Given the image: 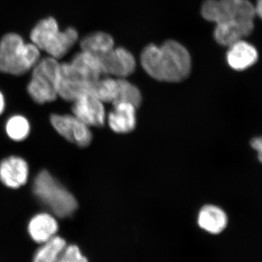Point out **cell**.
<instances>
[{
    "instance_id": "obj_1",
    "label": "cell",
    "mask_w": 262,
    "mask_h": 262,
    "mask_svg": "<svg viewBox=\"0 0 262 262\" xmlns=\"http://www.w3.org/2000/svg\"><path fill=\"white\" fill-rule=\"evenodd\" d=\"M141 63L146 73L155 80L179 82L186 80L192 68V60L187 48L175 40L158 46L150 44L144 48Z\"/></svg>"
},
{
    "instance_id": "obj_2",
    "label": "cell",
    "mask_w": 262,
    "mask_h": 262,
    "mask_svg": "<svg viewBox=\"0 0 262 262\" xmlns=\"http://www.w3.org/2000/svg\"><path fill=\"white\" fill-rule=\"evenodd\" d=\"M40 51L16 33L5 34L0 40V72L15 76L27 73L41 59Z\"/></svg>"
},
{
    "instance_id": "obj_3",
    "label": "cell",
    "mask_w": 262,
    "mask_h": 262,
    "mask_svg": "<svg viewBox=\"0 0 262 262\" xmlns=\"http://www.w3.org/2000/svg\"><path fill=\"white\" fill-rule=\"evenodd\" d=\"M33 193L52 214L58 218H69L77 211L75 196L46 170L37 173L33 182Z\"/></svg>"
},
{
    "instance_id": "obj_4",
    "label": "cell",
    "mask_w": 262,
    "mask_h": 262,
    "mask_svg": "<svg viewBox=\"0 0 262 262\" xmlns=\"http://www.w3.org/2000/svg\"><path fill=\"white\" fill-rule=\"evenodd\" d=\"M31 40L40 51H46L57 60L64 57L78 40L79 34L73 27L61 31L56 19H42L36 24L30 34Z\"/></svg>"
},
{
    "instance_id": "obj_5",
    "label": "cell",
    "mask_w": 262,
    "mask_h": 262,
    "mask_svg": "<svg viewBox=\"0 0 262 262\" xmlns=\"http://www.w3.org/2000/svg\"><path fill=\"white\" fill-rule=\"evenodd\" d=\"M61 63L48 56L38 61L32 69L27 91L33 101L39 104L52 102L58 96Z\"/></svg>"
},
{
    "instance_id": "obj_6",
    "label": "cell",
    "mask_w": 262,
    "mask_h": 262,
    "mask_svg": "<svg viewBox=\"0 0 262 262\" xmlns=\"http://www.w3.org/2000/svg\"><path fill=\"white\" fill-rule=\"evenodd\" d=\"M99 78L75 61L61 63L58 96L72 102L81 95L89 92L92 84Z\"/></svg>"
},
{
    "instance_id": "obj_7",
    "label": "cell",
    "mask_w": 262,
    "mask_h": 262,
    "mask_svg": "<svg viewBox=\"0 0 262 262\" xmlns=\"http://www.w3.org/2000/svg\"><path fill=\"white\" fill-rule=\"evenodd\" d=\"M56 132L75 145L87 147L93 139L91 127L74 115L53 114L50 118Z\"/></svg>"
},
{
    "instance_id": "obj_8",
    "label": "cell",
    "mask_w": 262,
    "mask_h": 262,
    "mask_svg": "<svg viewBox=\"0 0 262 262\" xmlns=\"http://www.w3.org/2000/svg\"><path fill=\"white\" fill-rule=\"evenodd\" d=\"M72 115L90 127H102L106 121L104 103L91 92L81 95L72 101Z\"/></svg>"
},
{
    "instance_id": "obj_9",
    "label": "cell",
    "mask_w": 262,
    "mask_h": 262,
    "mask_svg": "<svg viewBox=\"0 0 262 262\" xmlns=\"http://www.w3.org/2000/svg\"><path fill=\"white\" fill-rule=\"evenodd\" d=\"M99 58L104 76L126 78L136 70L135 58L130 51L124 48H114Z\"/></svg>"
},
{
    "instance_id": "obj_10",
    "label": "cell",
    "mask_w": 262,
    "mask_h": 262,
    "mask_svg": "<svg viewBox=\"0 0 262 262\" xmlns=\"http://www.w3.org/2000/svg\"><path fill=\"white\" fill-rule=\"evenodd\" d=\"M29 168L24 158L10 156L0 163V181L5 187L18 189L28 182Z\"/></svg>"
},
{
    "instance_id": "obj_11",
    "label": "cell",
    "mask_w": 262,
    "mask_h": 262,
    "mask_svg": "<svg viewBox=\"0 0 262 262\" xmlns=\"http://www.w3.org/2000/svg\"><path fill=\"white\" fill-rule=\"evenodd\" d=\"M253 29V21L226 20L216 24L213 35L219 44L229 47L234 43L242 40L244 38L250 35Z\"/></svg>"
},
{
    "instance_id": "obj_12",
    "label": "cell",
    "mask_w": 262,
    "mask_h": 262,
    "mask_svg": "<svg viewBox=\"0 0 262 262\" xmlns=\"http://www.w3.org/2000/svg\"><path fill=\"white\" fill-rule=\"evenodd\" d=\"M137 108L128 103H114L113 110L106 116V122L114 132L120 134H128L136 128Z\"/></svg>"
},
{
    "instance_id": "obj_13",
    "label": "cell",
    "mask_w": 262,
    "mask_h": 262,
    "mask_svg": "<svg viewBox=\"0 0 262 262\" xmlns=\"http://www.w3.org/2000/svg\"><path fill=\"white\" fill-rule=\"evenodd\" d=\"M27 229L31 238L37 244H42L57 235L58 224L54 215L44 212L31 219Z\"/></svg>"
},
{
    "instance_id": "obj_14",
    "label": "cell",
    "mask_w": 262,
    "mask_h": 262,
    "mask_svg": "<svg viewBox=\"0 0 262 262\" xmlns=\"http://www.w3.org/2000/svg\"><path fill=\"white\" fill-rule=\"evenodd\" d=\"M257 60V50L244 39L229 46L227 53V63L234 70H247L256 63Z\"/></svg>"
},
{
    "instance_id": "obj_15",
    "label": "cell",
    "mask_w": 262,
    "mask_h": 262,
    "mask_svg": "<svg viewBox=\"0 0 262 262\" xmlns=\"http://www.w3.org/2000/svg\"><path fill=\"white\" fill-rule=\"evenodd\" d=\"M198 224L200 228L211 234L223 232L228 225V216L220 207L207 205L198 213Z\"/></svg>"
},
{
    "instance_id": "obj_16",
    "label": "cell",
    "mask_w": 262,
    "mask_h": 262,
    "mask_svg": "<svg viewBox=\"0 0 262 262\" xmlns=\"http://www.w3.org/2000/svg\"><path fill=\"white\" fill-rule=\"evenodd\" d=\"M219 3L222 14L219 23L226 20L253 21L256 17L254 5L248 0H219Z\"/></svg>"
},
{
    "instance_id": "obj_17",
    "label": "cell",
    "mask_w": 262,
    "mask_h": 262,
    "mask_svg": "<svg viewBox=\"0 0 262 262\" xmlns=\"http://www.w3.org/2000/svg\"><path fill=\"white\" fill-rule=\"evenodd\" d=\"M115 48L113 37L106 32H96L88 34L80 41L81 51L101 57Z\"/></svg>"
},
{
    "instance_id": "obj_18",
    "label": "cell",
    "mask_w": 262,
    "mask_h": 262,
    "mask_svg": "<svg viewBox=\"0 0 262 262\" xmlns=\"http://www.w3.org/2000/svg\"><path fill=\"white\" fill-rule=\"evenodd\" d=\"M40 245L33 256L32 262H56L67 246L65 239L58 235Z\"/></svg>"
},
{
    "instance_id": "obj_19",
    "label": "cell",
    "mask_w": 262,
    "mask_h": 262,
    "mask_svg": "<svg viewBox=\"0 0 262 262\" xmlns=\"http://www.w3.org/2000/svg\"><path fill=\"white\" fill-rule=\"evenodd\" d=\"M89 92L103 103H112L113 104L118 94V80L116 77L103 76L92 84Z\"/></svg>"
},
{
    "instance_id": "obj_20",
    "label": "cell",
    "mask_w": 262,
    "mask_h": 262,
    "mask_svg": "<svg viewBox=\"0 0 262 262\" xmlns=\"http://www.w3.org/2000/svg\"><path fill=\"white\" fill-rule=\"evenodd\" d=\"M30 122L23 115H13L7 120L5 124L7 135L13 141L25 140L30 134Z\"/></svg>"
},
{
    "instance_id": "obj_21",
    "label": "cell",
    "mask_w": 262,
    "mask_h": 262,
    "mask_svg": "<svg viewBox=\"0 0 262 262\" xmlns=\"http://www.w3.org/2000/svg\"><path fill=\"white\" fill-rule=\"evenodd\" d=\"M118 80V94L116 101L114 103L125 102L134 105L139 108L142 102V95L140 90L125 78H117ZM113 103V104H114Z\"/></svg>"
},
{
    "instance_id": "obj_22",
    "label": "cell",
    "mask_w": 262,
    "mask_h": 262,
    "mask_svg": "<svg viewBox=\"0 0 262 262\" xmlns=\"http://www.w3.org/2000/svg\"><path fill=\"white\" fill-rule=\"evenodd\" d=\"M201 14L208 21L219 23L222 17L219 0H206L202 5Z\"/></svg>"
},
{
    "instance_id": "obj_23",
    "label": "cell",
    "mask_w": 262,
    "mask_h": 262,
    "mask_svg": "<svg viewBox=\"0 0 262 262\" xmlns=\"http://www.w3.org/2000/svg\"><path fill=\"white\" fill-rule=\"evenodd\" d=\"M56 262H89L87 257L81 252L76 245L66 246Z\"/></svg>"
},
{
    "instance_id": "obj_24",
    "label": "cell",
    "mask_w": 262,
    "mask_h": 262,
    "mask_svg": "<svg viewBox=\"0 0 262 262\" xmlns=\"http://www.w3.org/2000/svg\"><path fill=\"white\" fill-rule=\"evenodd\" d=\"M251 146H252L253 149L258 151V154H259L258 157L261 158V139L260 138H256V139H253V141H251Z\"/></svg>"
},
{
    "instance_id": "obj_25",
    "label": "cell",
    "mask_w": 262,
    "mask_h": 262,
    "mask_svg": "<svg viewBox=\"0 0 262 262\" xmlns=\"http://www.w3.org/2000/svg\"><path fill=\"white\" fill-rule=\"evenodd\" d=\"M262 0H257L256 5H254L255 13L256 15L261 17V3Z\"/></svg>"
},
{
    "instance_id": "obj_26",
    "label": "cell",
    "mask_w": 262,
    "mask_h": 262,
    "mask_svg": "<svg viewBox=\"0 0 262 262\" xmlns=\"http://www.w3.org/2000/svg\"><path fill=\"white\" fill-rule=\"evenodd\" d=\"M5 108V100L4 96L0 91V115L3 113Z\"/></svg>"
}]
</instances>
